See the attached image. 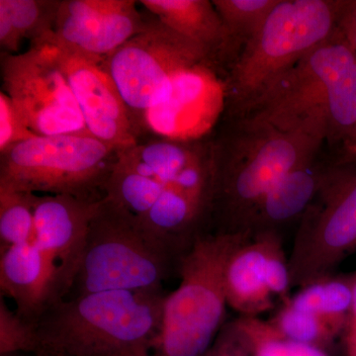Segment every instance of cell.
I'll return each instance as SVG.
<instances>
[{
    "mask_svg": "<svg viewBox=\"0 0 356 356\" xmlns=\"http://www.w3.org/2000/svg\"><path fill=\"white\" fill-rule=\"evenodd\" d=\"M235 134L212 140L215 233L250 229L259 204L288 173L313 163L327 139V123L312 120L292 128L238 120Z\"/></svg>",
    "mask_w": 356,
    "mask_h": 356,
    "instance_id": "6da1fadb",
    "label": "cell"
},
{
    "mask_svg": "<svg viewBox=\"0 0 356 356\" xmlns=\"http://www.w3.org/2000/svg\"><path fill=\"white\" fill-rule=\"evenodd\" d=\"M168 295L106 291L51 304L37 323L40 351L53 356H156Z\"/></svg>",
    "mask_w": 356,
    "mask_h": 356,
    "instance_id": "7a4b0ae2",
    "label": "cell"
},
{
    "mask_svg": "<svg viewBox=\"0 0 356 356\" xmlns=\"http://www.w3.org/2000/svg\"><path fill=\"white\" fill-rule=\"evenodd\" d=\"M242 114L243 120L280 128L324 120L327 140L341 143L356 127V54L339 27Z\"/></svg>",
    "mask_w": 356,
    "mask_h": 356,
    "instance_id": "3957f363",
    "label": "cell"
},
{
    "mask_svg": "<svg viewBox=\"0 0 356 356\" xmlns=\"http://www.w3.org/2000/svg\"><path fill=\"white\" fill-rule=\"evenodd\" d=\"M346 1L280 0L259 32L227 67L225 102L247 109L288 70L336 33Z\"/></svg>",
    "mask_w": 356,
    "mask_h": 356,
    "instance_id": "277c9868",
    "label": "cell"
},
{
    "mask_svg": "<svg viewBox=\"0 0 356 356\" xmlns=\"http://www.w3.org/2000/svg\"><path fill=\"white\" fill-rule=\"evenodd\" d=\"M250 229L211 233L178 261L179 286L166 296L156 356H205L224 325L226 269Z\"/></svg>",
    "mask_w": 356,
    "mask_h": 356,
    "instance_id": "5b68a950",
    "label": "cell"
},
{
    "mask_svg": "<svg viewBox=\"0 0 356 356\" xmlns=\"http://www.w3.org/2000/svg\"><path fill=\"white\" fill-rule=\"evenodd\" d=\"M121 152L92 135L38 136L0 154V188L99 202Z\"/></svg>",
    "mask_w": 356,
    "mask_h": 356,
    "instance_id": "8992f818",
    "label": "cell"
},
{
    "mask_svg": "<svg viewBox=\"0 0 356 356\" xmlns=\"http://www.w3.org/2000/svg\"><path fill=\"white\" fill-rule=\"evenodd\" d=\"M173 271L177 266L147 240L137 217L106 196L91 219L81 266L65 299L163 290Z\"/></svg>",
    "mask_w": 356,
    "mask_h": 356,
    "instance_id": "52a82bcc",
    "label": "cell"
},
{
    "mask_svg": "<svg viewBox=\"0 0 356 356\" xmlns=\"http://www.w3.org/2000/svg\"><path fill=\"white\" fill-rule=\"evenodd\" d=\"M204 63L221 69L205 49L149 13L144 29L103 60L127 109L137 140L145 115L168 99L175 76Z\"/></svg>",
    "mask_w": 356,
    "mask_h": 356,
    "instance_id": "ba28073f",
    "label": "cell"
},
{
    "mask_svg": "<svg viewBox=\"0 0 356 356\" xmlns=\"http://www.w3.org/2000/svg\"><path fill=\"white\" fill-rule=\"evenodd\" d=\"M356 252V168L325 170L313 202L302 216L288 259L290 285L303 288L331 277Z\"/></svg>",
    "mask_w": 356,
    "mask_h": 356,
    "instance_id": "9c48e42d",
    "label": "cell"
},
{
    "mask_svg": "<svg viewBox=\"0 0 356 356\" xmlns=\"http://www.w3.org/2000/svg\"><path fill=\"white\" fill-rule=\"evenodd\" d=\"M2 91L38 136L91 135L51 44L0 53Z\"/></svg>",
    "mask_w": 356,
    "mask_h": 356,
    "instance_id": "30bf717a",
    "label": "cell"
},
{
    "mask_svg": "<svg viewBox=\"0 0 356 356\" xmlns=\"http://www.w3.org/2000/svg\"><path fill=\"white\" fill-rule=\"evenodd\" d=\"M99 202L70 195H34L33 242L48 266L50 305L70 293L81 266L89 225Z\"/></svg>",
    "mask_w": 356,
    "mask_h": 356,
    "instance_id": "8fae6325",
    "label": "cell"
},
{
    "mask_svg": "<svg viewBox=\"0 0 356 356\" xmlns=\"http://www.w3.org/2000/svg\"><path fill=\"white\" fill-rule=\"evenodd\" d=\"M220 70L213 63H204L177 74L168 99L145 115L138 142L147 138L202 140L225 102V83L218 77Z\"/></svg>",
    "mask_w": 356,
    "mask_h": 356,
    "instance_id": "7c38bea8",
    "label": "cell"
},
{
    "mask_svg": "<svg viewBox=\"0 0 356 356\" xmlns=\"http://www.w3.org/2000/svg\"><path fill=\"white\" fill-rule=\"evenodd\" d=\"M135 0H62L48 43L105 60L144 29ZM46 43V44H48Z\"/></svg>",
    "mask_w": 356,
    "mask_h": 356,
    "instance_id": "4fadbf2b",
    "label": "cell"
},
{
    "mask_svg": "<svg viewBox=\"0 0 356 356\" xmlns=\"http://www.w3.org/2000/svg\"><path fill=\"white\" fill-rule=\"evenodd\" d=\"M51 44L89 133L120 151L137 144L125 104L103 67L104 60Z\"/></svg>",
    "mask_w": 356,
    "mask_h": 356,
    "instance_id": "5bb4252c",
    "label": "cell"
},
{
    "mask_svg": "<svg viewBox=\"0 0 356 356\" xmlns=\"http://www.w3.org/2000/svg\"><path fill=\"white\" fill-rule=\"evenodd\" d=\"M286 270L278 232L254 233L236 248L227 266L228 306L241 317L259 318L273 308L274 292L284 280Z\"/></svg>",
    "mask_w": 356,
    "mask_h": 356,
    "instance_id": "9a60e30c",
    "label": "cell"
},
{
    "mask_svg": "<svg viewBox=\"0 0 356 356\" xmlns=\"http://www.w3.org/2000/svg\"><path fill=\"white\" fill-rule=\"evenodd\" d=\"M0 293L13 300L16 314L31 324L37 325L50 305L48 266L33 241L0 250Z\"/></svg>",
    "mask_w": 356,
    "mask_h": 356,
    "instance_id": "2e32d148",
    "label": "cell"
},
{
    "mask_svg": "<svg viewBox=\"0 0 356 356\" xmlns=\"http://www.w3.org/2000/svg\"><path fill=\"white\" fill-rule=\"evenodd\" d=\"M163 24L205 49L220 67L233 60L228 33L209 0H140Z\"/></svg>",
    "mask_w": 356,
    "mask_h": 356,
    "instance_id": "e0dca14e",
    "label": "cell"
},
{
    "mask_svg": "<svg viewBox=\"0 0 356 356\" xmlns=\"http://www.w3.org/2000/svg\"><path fill=\"white\" fill-rule=\"evenodd\" d=\"M324 172L310 163L285 175L259 204L250 222V231L277 232L278 227L303 216L318 194Z\"/></svg>",
    "mask_w": 356,
    "mask_h": 356,
    "instance_id": "ac0fdd59",
    "label": "cell"
},
{
    "mask_svg": "<svg viewBox=\"0 0 356 356\" xmlns=\"http://www.w3.org/2000/svg\"><path fill=\"white\" fill-rule=\"evenodd\" d=\"M62 0H0V51L18 54L21 44H46Z\"/></svg>",
    "mask_w": 356,
    "mask_h": 356,
    "instance_id": "d6986e66",
    "label": "cell"
},
{
    "mask_svg": "<svg viewBox=\"0 0 356 356\" xmlns=\"http://www.w3.org/2000/svg\"><path fill=\"white\" fill-rule=\"evenodd\" d=\"M285 303L315 314L341 332L346 330L353 303V276L318 280L303 288Z\"/></svg>",
    "mask_w": 356,
    "mask_h": 356,
    "instance_id": "ffe728a7",
    "label": "cell"
},
{
    "mask_svg": "<svg viewBox=\"0 0 356 356\" xmlns=\"http://www.w3.org/2000/svg\"><path fill=\"white\" fill-rule=\"evenodd\" d=\"M212 2L228 33L234 60L240 51L238 49L242 50V46L259 32L280 0H213Z\"/></svg>",
    "mask_w": 356,
    "mask_h": 356,
    "instance_id": "44dd1931",
    "label": "cell"
},
{
    "mask_svg": "<svg viewBox=\"0 0 356 356\" xmlns=\"http://www.w3.org/2000/svg\"><path fill=\"white\" fill-rule=\"evenodd\" d=\"M34 193L0 188V250L32 242Z\"/></svg>",
    "mask_w": 356,
    "mask_h": 356,
    "instance_id": "7402d4cb",
    "label": "cell"
},
{
    "mask_svg": "<svg viewBox=\"0 0 356 356\" xmlns=\"http://www.w3.org/2000/svg\"><path fill=\"white\" fill-rule=\"evenodd\" d=\"M271 325L288 341L325 350L339 334L325 318L284 303Z\"/></svg>",
    "mask_w": 356,
    "mask_h": 356,
    "instance_id": "603a6c76",
    "label": "cell"
},
{
    "mask_svg": "<svg viewBox=\"0 0 356 356\" xmlns=\"http://www.w3.org/2000/svg\"><path fill=\"white\" fill-rule=\"evenodd\" d=\"M236 322L250 337L254 356H332L315 346L288 341L270 322L252 317H240Z\"/></svg>",
    "mask_w": 356,
    "mask_h": 356,
    "instance_id": "cb8c5ba5",
    "label": "cell"
},
{
    "mask_svg": "<svg viewBox=\"0 0 356 356\" xmlns=\"http://www.w3.org/2000/svg\"><path fill=\"white\" fill-rule=\"evenodd\" d=\"M37 325L23 320L0 298V355L39 353Z\"/></svg>",
    "mask_w": 356,
    "mask_h": 356,
    "instance_id": "d4e9b609",
    "label": "cell"
},
{
    "mask_svg": "<svg viewBox=\"0 0 356 356\" xmlns=\"http://www.w3.org/2000/svg\"><path fill=\"white\" fill-rule=\"evenodd\" d=\"M38 137L22 117L11 98L1 90L0 92V154L7 149Z\"/></svg>",
    "mask_w": 356,
    "mask_h": 356,
    "instance_id": "484cf974",
    "label": "cell"
},
{
    "mask_svg": "<svg viewBox=\"0 0 356 356\" xmlns=\"http://www.w3.org/2000/svg\"><path fill=\"white\" fill-rule=\"evenodd\" d=\"M205 356H254V348L235 320L222 325Z\"/></svg>",
    "mask_w": 356,
    "mask_h": 356,
    "instance_id": "4316f807",
    "label": "cell"
},
{
    "mask_svg": "<svg viewBox=\"0 0 356 356\" xmlns=\"http://www.w3.org/2000/svg\"><path fill=\"white\" fill-rule=\"evenodd\" d=\"M337 27L356 54V0L346 1Z\"/></svg>",
    "mask_w": 356,
    "mask_h": 356,
    "instance_id": "83f0119b",
    "label": "cell"
},
{
    "mask_svg": "<svg viewBox=\"0 0 356 356\" xmlns=\"http://www.w3.org/2000/svg\"><path fill=\"white\" fill-rule=\"evenodd\" d=\"M339 165H356V127L341 142Z\"/></svg>",
    "mask_w": 356,
    "mask_h": 356,
    "instance_id": "f1b7e54d",
    "label": "cell"
},
{
    "mask_svg": "<svg viewBox=\"0 0 356 356\" xmlns=\"http://www.w3.org/2000/svg\"><path fill=\"white\" fill-rule=\"evenodd\" d=\"M346 331V348L356 346V273L353 276V303Z\"/></svg>",
    "mask_w": 356,
    "mask_h": 356,
    "instance_id": "f546056e",
    "label": "cell"
},
{
    "mask_svg": "<svg viewBox=\"0 0 356 356\" xmlns=\"http://www.w3.org/2000/svg\"><path fill=\"white\" fill-rule=\"evenodd\" d=\"M0 356H53L49 353H44V351H39L36 353H10V355H4Z\"/></svg>",
    "mask_w": 356,
    "mask_h": 356,
    "instance_id": "4dcf8cb0",
    "label": "cell"
}]
</instances>
